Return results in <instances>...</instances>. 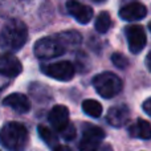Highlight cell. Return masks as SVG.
Returning a JSON list of instances; mask_svg holds the SVG:
<instances>
[{
	"instance_id": "obj_21",
	"label": "cell",
	"mask_w": 151,
	"mask_h": 151,
	"mask_svg": "<svg viewBox=\"0 0 151 151\" xmlns=\"http://www.w3.org/2000/svg\"><path fill=\"white\" fill-rule=\"evenodd\" d=\"M142 107H143V111L146 113L147 115H150V114H151V99H150V98H147L146 101L143 102Z\"/></svg>"
},
{
	"instance_id": "obj_13",
	"label": "cell",
	"mask_w": 151,
	"mask_h": 151,
	"mask_svg": "<svg viewBox=\"0 0 151 151\" xmlns=\"http://www.w3.org/2000/svg\"><path fill=\"white\" fill-rule=\"evenodd\" d=\"M50 125L56 129V130L61 131L66 125L69 123V110L64 105H56L52 110H50L49 115H48Z\"/></svg>"
},
{
	"instance_id": "obj_11",
	"label": "cell",
	"mask_w": 151,
	"mask_h": 151,
	"mask_svg": "<svg viewBox=\"0 0 151 151\" xmlns=\"http://www.w3.org/2000/svg\"><path fill=\"white\" fill-rule=\"evenodd\" d=\"M147 15V8L142 3L134 1L119 9V17L125 21H137L145 19Z\"/></svg>"
},
{
	"instance_id": "obj_6",
	"label": "cell",
	"mask_w": 151,
	"mask_h": 151,
	"mask_svg": "<svg viewBox=\"0 0 151 151\" xmlns=\"http://www.w3.org/2000/svg\"><path fill=\"white\" fill-rule=\"evenodd\" d=\"M125 35L127 39V44L130 48V52L134 55H138L143 50L147 44V36L145 29L141 25H129L125 28Z\"/></svg>"
},
{
	"instance_id": "obj_16",
	"label": "cell",
	"mask_w": 151,
	"mask_h": 151,
	"mask_svg": "<svg viewBox=\"0 0 151 151\" xmlns=\"http://www.w3.org/2000/svg\"><path fill=\"white\" fill-rule=\"evenodd\" d=\"M82 110L91 118H98L102 114V105L96 99H85L82 102Z\"/></svg>"
},
{
	"instance_id": "obj_12",
	"label": "cell",
	"mask_w": 151,
	"mask_h": 151,
	"mask_svg": "<svg viewBox=\"0 0 151 151\" xmlns=\"http://www.w3.org/2000/svg\"><path fill=\"white\" fill-rule=\"evenodd\" d=\"M3 105L11 107L12 110H15L16 113H20V114L28 113L31 110V101L28 99V97L21 93H13L7 96L3 99Z\"/></svg>"
},
{
	"instance_id": "obj_3",
	"label": "cell",
	"mask_w": 151,
	"mask_h": 151,
	"mask_svg": "<svg viewBox=\"0 0 151 151\" xmlns=\"http://www.w3.org/2000/svg\"><path fill=\"white\" fill-rule=\"evenodd\" d=\"M93 86L102 98L109 99L121 93L123 83L117 74L111 72H104L93 78Z\"/></svg>"
},
{
	"instance_id": "obj_23",
	"label": "cell",
	"mask_w": 151,
	"mask_h": 151,
	"mask_svg": "<svg viewBox=\"0 0 151 151\" xmlns=\"http://www.w3.org/2000/svg\"><path fill=\"white\" fill-rule=\"evenodd\" d=\"M150 57H151V55L149 53L147 57H146V65H147V69H149V70H151V68H150Z\"/></svg>"
},
{
	"instance_id": "obj_20",
	"label": "cell",
	"mask_w": 151,
	"mask_h": 151,
	"mask_svg": "<svg viewBox=\"0 0 151 151\" xmlns=\"http://www.w3.org/2000/svg\"><path fill=\"white\" fill-rule=\"evenodd\" d=\"M60 133H61V137H63L65 141H72V139H74L76 138V134H77V133H76V127L72 125L70 122H69L68 125H66L65 127L60 131Z\"/></svg>"
},
{
	"instance_id": "obj_24",
	"label": "cell",
	"mask_w": 151,
	"mask_h": 151,
	"mask_svg": "<svg viewBox=\"0 0 151 151\" xmlns=\"http://www.w3.org/2000/svg\"><path fill=\"white\" fill-rule=\"evenodd\" d=\"M94 1H97V3H104L105 0H94Z\"/></svg>"
},
{
	"instance_id": "obj_7",
	"label": "cell",
	"mask_w": 151,
	"mask_h": 151,
	"mask_svg": "<svg viewBox=\"0 0 151 151\" xmlns=\"http://www.w3.org/2000/svg\"><path fill=\"white\" fill-rule=\"evenodd\" d=\"M42 73L58 81H70L74 77L76 69L73 64H70L69 61H58V63L42 66Z\"/></svg>"
},
{
	"instance_id": "obj_18",
	"label": "cell",
	"mask_w": 151,
	"mask_h": 151,
	"mask_svg": "<svg viewBox=\"0 0 151 151\" xmlns=\"http://www.w3.org/2000/svg\"><path fill=\"white\" fill-rule=\"evenodd\" d=\"M37 131H39L40 138H41L49 147H53V146L57 145V137H56V133H53L49 127L40 125L39 127H37Z\"/></svg>"
},
{
	"instance_id": "obj_2",
	"label": "cell",
	"mask_w": 151,
	"mask_h": 151,
	"mask_svg": "<svg viewBox=\"0 0 151 151\" xmlns=\"http://www.w3.org/2000/svg\"><path fill=\"white\" fill-rule=\"evenodd\" d=\"M28 139V130L19 122H7L0 129V143L8 151H23Z\"/></svg>"
},
{
	"instance_id": "obj_22",
	"label": "cell",
	"mask_w": 151,
	"mask_h": 151,
	"mask_svg": "<svg viewBox=\"0 0 151 151\" xmlns=\"http://www.w3.org/2000/svg\"><path fill=\"white\" fill-rule=\"evenodd\" d=\"M55 151H73V150H70L68 146H57Z\"/></svg>"
},
{
	"instance_id": "obj_5",
	"label": "cell",
	"mask_w": 151,
	"mask_h": 151,
	"mask_svg": "<svg viewBox=\"0 0 151 151\" xmlns=\"http://www.w3.org/2000/svg\"><path fill=\"white\" fill-rule=\"evenodd\" d=\"M105 139V131L98 126L85 123L82 126V139L80 141V151H97Z\"/></svg>"
},
{
	"instance_id": "obj_15",
	"label": "cell",
	"mask_w": 151,
	"mask_h": 151,
	"mask_svg": "<svg viewBox=\"0 0 151 151\" xmlns=\"http://www.w3.org/2000/svg\"><path fill=\"white\" fill-rule=\"evenodd\" d=\"M129 134L134 138H141V139H150L151 138V127L150 122L145 119H138L135 125L130 126L129 129Z\"/></svg>"
},
{
	"instance_id": "obj_4",
	"label": "cell",
	"mask_w": 151,
	"mask_h": 151,
	"mask_svg": "<svg viewBox=\"0 0 151 151\" xmlns=\"http://www.w3.org/2000/svg\"><path fill=\"white\" fill-rule=\"evenodd\" d=\"M33 53L37 58L49 60L65 53V48L57 41L56 37H42L35 42Z\"/></svg>"
},
{
	"instance_id": "obj_1",
	"label": "cell",
	"mask_w": 151,
	"mask_h": 151,
	"mask_svg": "<svg viewBox=\"0 0 151 151\" xmlns=\"http://www.w3.org/2000/svg\"><path fill=\"white\" fill-rule=\"evenodd\" d=\"M28 40V28L20 20H9L0 32V48L7 52H17Z\"/></svg>"
},
{
	"instance_id": "obj_19",
	"label": "cell",
	"mask_w": 151,
	"mask_h": 151,
	"mask_svg": "<svg viewBox=\"0 0 151 151\" xmlns=\"http://www.w3.org/2000/svg\"><path fill=\"white\" fill-rule=\"evenodd\" d=\"M111 63L115 68L118 69H126L129 66V60L122 53H113L111 55Z\"/></svg>"
},
{
	"instance_id": "obj_17",
	"label": "cell",
	"mask_w": 151,
	"mask_h": 151,
	"mask_svg": "<svg viewBox=\"0 0 151 151\" xmlns=\"http://www.w3.org/2000/svg\"><path fill=\"white\" fill-rule=\"evenodd\" d=\"M111 24L113 23H111V16H110V13L106 12V11H102V12L97 16L94 27H96L97 32H99V33H106L110 29Z\"/></svg>"
},
{
	"instance_id": "obj_10",
	"label": "cell",
	"mask_w": 151,
	"mask_h": 151,
	"mask_svg": "<svg viewBox=\"0 0 151 151\" xmlns=\"http://www.w3.org/2000/svg\"><path fill=\"white\" fill-rule=\"evenodd\" d=\"M23 70L21 63L11 53H5L0 57V74L5 77H16Z\"/></svg>"
},
{
	"instance_id": "obj_14",
	"label": "cell",
	"mask_w": 151,
	"mask_h": 151,
	"mask_svg": "<svg viewBox=\"0 0 151 151\" xmlns=\"http://www.w3.org/2000/svg\"><path fill=\"white\" fill-rule=\"evenodd\" d=\"M57 41L63 45L64 48H72V47H77V45L81 44L82 41V37L78 32L76 31H65V32H61L56 36Z\"/></svg>"
},
{
	"instance_id": "obj_9",
	"label": "cell",
	"mask_w": 151,
	"mask_h": 151,
	"mask_svg": "<svg viewBox=\"0 0 151 151\" xmlns=\"http://www.w3.org/2000/svg\"><path fill=\"white\" fill-rule=\"evenodd\" d=\"M130 119V110L126 105H115L110 107L106 115V121L113 127H122Z\"/></svg>"
},
{
	"instance_id": "obj_8",
	"label": "cell",
	"mask_w": 151,
	"mask_h": 151,
	"mask_svg": "<svg viewBox=\"0 0 151 151\" xmlns=\"http://www.w3.org/2000/svg\"><path fill=\"white\" fill-rule=\"evenodd\" d=\"M65 7L69 15L73 16L80 24H88L93 19V9L77 0H68Z\"/></svg>"
}]
</instances>
